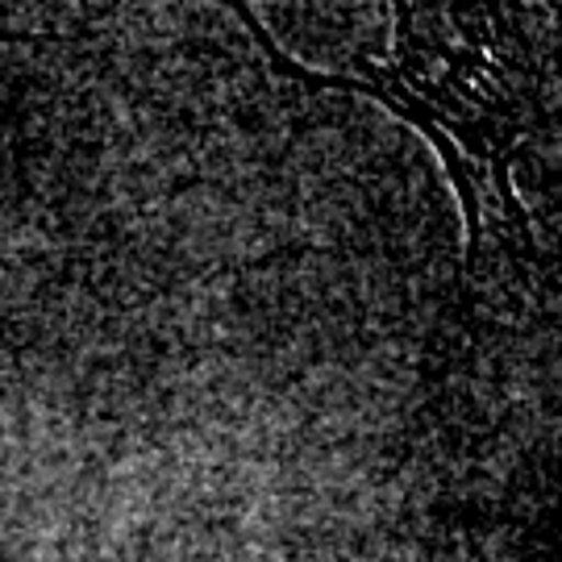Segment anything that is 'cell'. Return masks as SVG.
<instances>
[{
    "instance_id": "cell-1",
    "label": "cell",
    "mask_w": 562,
    "mask_h": 562,
    "mask_svg": "<svg viewBox=\"0 0 562 562\" xmlns=\"http://www.w3.org/2000/svg\"><path fill=\"white\" fill-rule=\"evenodd\" d=\"M392 13V50L380 59L359 55L341 76L308 71L280 55L250 9H241V21L259 38L276 76L308 88L367 92L438 146L467 217L471 267L508 280L538 271V241L517 201L513 162L542 117V104L517 21L504 9L438 4H401Z\"/></svg>"
}]
</instances>
